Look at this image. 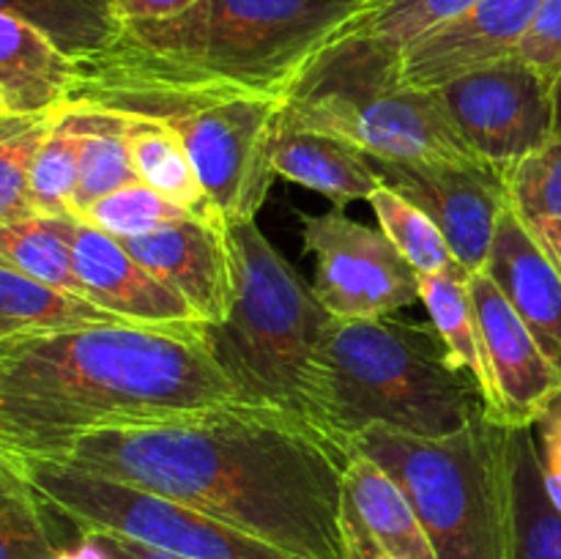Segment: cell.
Returning a JSON list of instances; mask_svg holds the SVG:
<instances>
[{
  "instance_id": "b9f144b4",
  "label": "cell",
  "mask_w": 561,
  "mask_h": 559,
  "mask_svg": "<svg viewBox=\"0 0 561 559\" xmlns=\"http://www.w3.org/2000/svg\"><path fill=\"white\" fill-rule=\"evenodd\" d=\"M378 559H398V557H378Z\"/></svg>"
},
{
  "instance_id": "60d3db41",
  "label": "cell",
  "mask_w": 561,
  "mask_h": 559,
  "mask_svg": "<svg viewBox=\"0 0 561 559\" xmlns=\"http://www.w3.org/2000/svg\"><path fill=\"white\" fill-rule=\"evenodd\" d=\"M104 3H107V5H110V3H113V0H104ZM110 9H113V5H110Z\"/></svg>"
},
{
  "instance_id": "ab89813d",
  "label": "cell",
  "mask_w": 561,
  "mask_h": 559,
  "mask_svg": "<svg viewBox=\"0 0 561 559\" xmlns=\"http://www.w3.org/2000/svg\"><path fill=\"white\" fill-rule=\"evenodd\" d=\"M553 132L561 137V71L557 82H553Z\"/></svg>"
},
{
  "instance_id": "8fae6325",
  "label": "cell",
  "mask_w": 561,
  "mask_h": 559,
  "mask_svg": "<svg viewBox=\"0 0 561 559\" xmlns=\"http://www.w3.org/2000/svg\"><path fill=\"white\" fill-rule=\"evenodd\" d=\"M466 146L504 170L557 137L553 85L529 64L510 58L433 88Z\"/></svg>"
},
{
  "instance_id": "52a82bcc",
  "label": "cell",
  "mask_w": 561,
  "mask_h": 559,
  "mask_svg": "<svg viewBox=\"0 0 561 559\" xmlns=\"http://www.w3.org/2000/svg\"><path fill=\"white\" fill-rule=\"evenodd\" d=\"M75 529L113 532L181 559H301L184 502L33 455H5Z\"/></svg>"
},
{
  "instance_id": "4fadbf2b",
  "label": "cell",
  "mask_w": 561,
  "mask_h": 559,
  "mask_svg": "<svg viewBox=\"0 0 561 559\" xmlns=\"http://www.w3.org/2000/svg\"><path fill=\"white\" fill-rule=\"evenodd\" d=\"M469 288L496 384L491 420L504 427H535L561 395V367L546 354L491 274H471Z\"/></svg>"
},
{
  "instance_id": "d6986e66",
  "label": "cell",
  "mask_w": 561,
  "mask_h": 559,
  "mask_svg": "<svg viewBox=\"0 0 561 559\" xmlns=\"http://www.w3.org/2000/svg\"><path fill=\"white\" fill-rule=\"evenodd\" d=\"M77 88V60L27 22L0 11V115L60 113Z\"/></svg>"
},
{
  "instance_id": "cb8c5ba5",
  "label": "cell",
  "mask_w": 561,
  "mask_h": 559,
  "mask_svg": "<svg viewBox=\"0 0 561 559\" xmlns=\"http://www.w3.org/2000/svg\"><path fill=\"white\" fill-rule=\"evenodd\" d=\"M126 323L91 299L66 294L0 263V340L22 334H53L66 329Z\"/></svg>"
},
{
  "instance_id": "7402d4cb",
  "label": "cell",
  "mask_w": 561,
  "mask_h": 559,
  "mask_svg": "<svg viewBox=\"0 0 561 559\" xmlns=\"http://www.w3.org/2000/svg\"><path fill=\"white\" fill-rule=\"evenodd\" d=\"M469 280L471 274H427L422 277V305L444 340L449 362L474 381L491 417L496 409V384Z\"/></svg>"
},
{
  "instance_id": "30bf717a",
  "label": "cell",
  "mask_w": 561,
  "mask_h": 559,
  "mask_svg": "<svg viewBox=\"0 0 561 559\" xmlns=\"http://www.w3.org/2000/svg\"><path fill=\"white\" fill-rule=\"evenodd\" d=\"M305 250L316 255L312 294L332 318H383L422 301V274L381 228L343 212L301 217Z\"/></svg>"
},
{
  "instance_id": "4316f807",
  "label": "cell",
  "mask_w": 561,
  "mask_h": 559,
  "mask_svg": "<svg viewBox=\"0 0 561 559\" xmlns=\"http://www.w3.org/2000/svg\"><path fill=\"white\" fill-rule=\"evenodd\" d=\"M71 223L75 217H33L25 223L0 225V263L20 269L38 283L88 299L75 266Z\"/></svg>"
},
{
  "instance_id": "f546056e",
  "label": "cell",
  "mask_w": 561,
  "mask_h": 559,
  "mask_svg": "<svg viewBox=\"0 0 561 559\" xmlns=\"http://www.w3.org/2000/svg\"><path fill=\"white\" fill-rule=\"evenodd\" d=\"M58 113L33 118L0 115V225L25 223L36 217L31 195L33 162L53 132Z\"/></svg>"
},
{
  "instance_id": "e0dca14e",
  "label": "cell",
  "mask_w": 561,
  "mask_h": 559,
  "mask_svg": "<svg viewBox=\"0 0 561 559\" xmlns=\"http://www.w3.org/2000/svg\"><path fill=\"white\" fill-rule=\"evenodd\" d=\"M343 524L348 559H438L403 488L359 449L345 469Z\"/></svg>"
},
{
  "instance_id": "f35d334b",
  "label": "cell",
  "mask_w": 561,
  "mask_h": 559,
  "mask_svg": "<svg viewBox=\"0 0 561 559\" xmlns=\"http://www.w3.org/2000/svg\"><path fill=\"white\" fill-rule=\"evenodd\" d=\"M535 239L540 241V247L546 250L548 261L557 266V272L561 274V219H546V223H535L529 225Z\"/></svg>"
},
{
  "instance_id": "d590c367",
  "label": "cell",
  "mask_w": 561,
  "mask_h": 559,
  "mask_svg": "<svg viewBox=\"0 0 561 559\" xmlns=\"http://www.w3.org/2000/svg\"><path fill=\"white\" fill-rule=\"evenodd\" d=\"M197 0H113V14L121 22H151V20H170L181 14Z\"/></svg>"
},
{
  "instance_id": "8d00e7d4",
  "label": "cell",
  "mask_w": 561,
  "mask_h": 559,
  "mask_svg": "<svg viewBox=\"0 0 561 559\" xmlns=\"http://www.w3.org/2000/svg\"><path fill=\"white\" fill-rule=\"evenodd\" d=\"M71 526V524H69ZM55 559H115L110 551L107 540L99 532L91 529H75L71 526V537H64Z\"/></svg>"
},
{
  "instance_id": "e575fe53",
  "label": "cell",
  "mask_w": 561,
  "mask_h": 559,
  "mask_svg": "<svg viewBox=\"0 0 561 559\" xmlns=\"http://www.w3.org/2000/svg\"><path fill=\"white\" fill-rule=\"evenodd\" d=\"M537 453H540L542 482L553 507L561 513V395L535 425Z\"/></svg>"
},
{
  "instance_id": "8992f818",
  "label": "cell",
  "mask_w": 561,
  "mask_h": 559,
  "mask_svg": "<svg viewBox=\"0 0 561 559\" xmlns=\"http://www.w3.org/2000/svg\"><path fill=\"white\" fill-rule=\"evenodd\" d=\"M351 447L403 488L438 559L510 557V427L488 414L449 436L373 425Z\"/></svg>"
},
{
  "instance_id": "7c38bea8",
  "label": "cell",
  "mask_w": 561,
  "mask_h": 559,
  "mask_svg": "<svg viewBox=\"0 0 561 559\" xmlns=\"http://www.w3.org/2000/svg\"><path fill=\"white\" fill-rule=\"evenodd\" d=\"M389 186L422 208L469 274L485 272L507 203L502 170L488 162L378 164Z\"/></svg>"
},
{
  "instance_id": "d4e9b609",
  "label": "cell",
  "mask_w": 561,
  "mask_h": 559,
  "mask_svg": "<svg viewBox=\"0 0 561 559\" xmlns=\"http://www.w3.org/2000/svg\"><path fill=\"white\" fill-rule=\"evenodd\" d=\"M64 118L80 137V179H77L75 192V217L82 219L93 203L140 179H137V170L131 164L124 113L69 104L64 110Z\"/></svg>"
},
{
  "instance_id": "836d02e7",
  "label": "cell",
  "mask_w": 561,
  "mask_h": 559,
  "mask_svg": "<svg viewBox=\"0 0 561 559\" xmlns=\"http://www.w3.org/2000/svg\"><path fill=\"white\" fill-rule=\"evenodd\" d=\"M515 55L529 64L537 75L546 77L551 85L557 82L561 71V0L542 3L535 25L529 27Z\"/></svg>"
},
{
  "instance_id": "6da1fadb",
  "label": "cell",
  "mask_w": 561,
  "mask_h": 559,
  "mask_svg": "<svg viewBox=\"0 0 561 559\" xmlns=\"http://www.w3.org/2000/svg\"><path fill=\"white\" fill-rule=\"evenodd\" d=\"M351 453L296 417L230 403L104 427L44 458L162 493L301 559H348Z\"/></svg>"
},
{
  "instance_id": "7a4b0ae2",
  "label": "cell",
  "mask_w": 561,
  "mask_h": 559,
  "mask_svg": "<svg viewBox=\"0 0 561 559\" xmlns=\"http://www.w3.org/2000/svg\"><path fill=\"white\" fill-rule=\"evenodd\" d=\"M370 0H197L170 20L124 22L77 60L71 104L175 118L236 99H288Z\"/></svg>"
},
{
  "instance_id": "4dcf8cb0",
  "label": "cell",
  "mask_w": 561,
  "mask_h": 559,
  "mask_svg": "<svg viewBox=\"0 0 561 559\" xmlns=\"http://www.w3.org/2000/svg\"><path fill=\"white\" fill-rule=\"evenodd\" d=\"M77 179H80V137L66 124L60 110L53 132L33 162L31 195L36 217H75Z\"/></svg>"
},
{
  "instance_id": "3957f363",
  "label": "cell",
  "mask_w": 561,
  "mask_h": 559,
  "mask_svg": "<svg viewBox=\"0 0 561 559\" xmlns=\"http://www.w3.org/2000/svg\"><path fill=\"white\" fill-rule=\"evenodd\" d=\"M206 329L99 323L0 340V453L44 458L104 427L239 403Z\"/></svg>"
},
{
  "instance_id": "277c9868",
  "label": "cell",
  "mask_w": 561,
  "mask_h": 559,
  "mask_svg": "<svg viewBox=\"0 0 561 559\" xmlns=\"http://www.w3.org/2000/svg\"><path fill=\"white\" fill-rule=\"evenodd\" d=\"M228 241L236 299L230 316L206 329V340L236 398L296 417L334 438L321 362L323 332L332 316L312 294V285L266 239L257 219L228 225Z\"/></svg>"
},
{
  "instance_id": "44dd1931",
  "label": "cell",
  "mask_w": 561,
  "mask_h": 559,
  "mask_svg": "<svg viewBox=\"0 0 561 559\" xmlns=\"http://www.w3.org/2000/svg\"><path fill=\"white\" fill-rule=\"evenodd\" d=\"M126 142H129L137 179L142 184L157 190L175 206L186 208L192 217L203 219V223L225 225L217 206L197 179L184 140L168 121L126 115Z\"/></svg>"
},
{
  "instance_id": "603a6c76",
  "label": "cell",
  "mask_w": 561,
  "mask_h": 559,
  "mask_svg": "<svg viewBox=\"0 0 561 559\" xmlns=\"http://www.w3.org/2000/svg\"><path fill=\"white\" fill-rule=\"evenodd\" d=\"M510 518L507 559H561V513L542 482L535 427H510Z\"/></svg>"
},
{
  "instance_id": "d6a6232c",
  "label": "cell",
  "mask_w": 561,
  "mask_h": 559,
  "mask_svg": "<svg viewBox=\"0 0 561 559\" xmlns=\"http://www.w3.org/2000/svg\"><path fill=\"white\" fill-rule=\"evenodd\" d=\"M184 217H192L186 208L170 203L168 197H162L142 181H135V184L121 186V190L110 192L107 197L93 203L82 223L93 225V228L104 230L115 239H131V236L151 233V230Z\"/></svg>"
},
{
  "instance_id": "484cf974",
  "label": "cell",
  "mask_w": 561,
  "mask_h": 559,
  "mask_svg": "<svg viewBox=\"0 0 561 559\" xmlns=\"http://www.w3.org/2000/svg\"><path fill=\"white\" fill-rule=\"evenodd\" d=\"M0 11L36 27L75 60L107 49L124 25L104 0H0Z\"/></svg>"
},
{
  "instance_id": "5b68a950",
  "label": "cell",
  "mask_w": 561,
  "mask_h": 559,
  "mask_svg": "<svg viewBox=\"0 0 561 559\" xmlns=\"http://www.w3.org/2000/svg\"><path fill=\"white\" fill-rule=\"evenodd\" d=\"M321 362L329 427L345 447L373 425L449 436L485 414L480 389L449 362L433 323L329 318Z\"/></svg>"
},
{
  "instance_id": "83f0119b",
  "label": "cell",
  "mask_w": 561,
  "mask_h": 559,
  "mask_svg": "<svg viewBox=\"0 0 561 559\" xmlns=\"http://www.w3.org/2000/svg\"><path fill=\"white\" fill-rule=\"evenodd\" d=\"M55 510L11 460L0 458V559H55L64 535Z\"/></svg>"
},
{
  "instance_id": "ac0fdd59",
  "label": "cell",
  "mask_w": 561,
  "mask_h": 559,
  "mask_svg": "<svg viewBox=\"0 0 561 559\" xmlns=\"http://www.w3.org/2000/svg\"><path fill=\"white\" fill-rule=\"evenodd\" d=\"M485 272L561 367V274L510 206L496 225Z\"/></svg>"
},
{
  "instance_id": "9c48e42d",
  "label": "cell",
  "mask_w": 561,
  "mask_h": 559,
  "mask_svg": "<svg viewBox=\"0 0 561 559\" xmlns=\"http://www.w3.org/2000/svg\"><path fill=\"white\" fill-rule=\"evenodd\" d=\"M283 99H236L164 118L184 140L225 225L257 217L272 190V142Z\"/></svg>"
},
{
  "instance_id": "2e32d148",
  "label": "cell",
  "mask_w": 561,
  "mask_h": 559,
  "mask_svg": "<svg viewBox=\"0 0 561 559\" xmlns=\"http://www.w3.org/2000/svg\"><path fill=\"white\" fill-rule=\"evenodd\" d=\"M546 0H480L405 53L400 85L433 91L515 55Z\"/></svg>"
},
{
  "instance_id": "ffe728a7",
  "label": "cell",
  "mask_w": 561,
  "mask_h": 559,
  "mask_svg": "<svg viewBox=\"0 0 561 559\" xmlns=\"http://www.w3.org/2000/svg\"><path fill=\"white\" fill-rule=\"evenodd\" d=\"M274 173L285 181L307 186L343 212L348 203H359L376 195L383 184V173L373 170L370 159L340 137L327 135L305 126H285L274 129L272 142Z\"/></svg>"
},
{
  "instance_id": "5bb4252c",
  "label": "cell",
  "mask_w": 561,
  "mask_h": 559,
  "mask_svg": "<svg viewBox=\"0 0 561 559\" xmlns=\"http://www.w3.org/2000/svg\"><path fill=\"white\" fill-rule=\"evenodd\" d=\"M75 266L85 296L115 318L140 327L201 332L203 318L164 280L148 272L115 236L75 219L71 223Z\"/></svg>"
},
{
  "instance_id": "9a60e30c",
  "label": "cell",
  "mask_w": 561,
  "mask_h": 559,
  "mask_svg": "<svg viewBox=\"0 0 561 559\" xmlns=\"http://www.w3.org/2000/svg\"><path fill=\"white\" fill-rule=\"evenodd\" d=\"M118 241L148 272L184 296L206 327H217L230 316L236 299V272L228 225L184 217L151 233Z\"/></svg>"
},
{
  "instance_id": "1f68e13d",
  "label": "cell",
  "mask_w": 561,
  "mask_h": 559,
  "mask_svg": "<svg viewBox=\"0 0 561 559\" xmlns=\"http://www.w3.org/2000/svg\"><path fill=\"white\" fill-rule=\"evenodd\" d=\"M507 203L526 225L561 219V137L502 170Z\"/></svg>"
},
{
  "instance_id": "f1b7e54d",
  "label": "cell",
  "mask_w": 561,
  "mask_h": 559,
  "mask_svg": "<svg viewBox=\"0 0 561 559\" xmlns=\"http://www.w3.org/2000/svg\"><path fill=\"white\" fill-rule=\"evenodd\" d=\"M370 206L378 217V228L392 239V244L403 252L405 261L422 277L427 274H469L453 255L438 225L387 181L370 197Z\"/></svg>"
},
{
  "instance_id": "74e56055",
  "label": "cell",
  "mask_w": 561,
  "mask_h": 559,
  "mask_svg": "<svg viewBox=\"0 0 561 559\" xmlns=\"http://www.w3.org/2000/svg\"><path fill=\"white\" fill-rule=\"evenodd\" d=\"M91 532H96V529H91ZM99 535L107 540L110 551H113L115 559H181V557H173V554L157 551V548H148V546H142V543L129 540V537L113 535V532H99Z\"/></svg>"
},
{
  "instance_id": "ba28073f",
  "label": "cell",
  "mask_w": 561,
  "mask_h": 559,
  "mask_svg": "<svg viewBox=\"0 0 561 559\" xmlns=\"http://www.w3.org/2000/svg\"><path fill=\"white\" fill-rule=\"evenodd\" d=\"M279 124L327 132L378 164L482 162L458 135L438 93L420 88H296L279 110Z\"/></svg>"
}]
</instances>
